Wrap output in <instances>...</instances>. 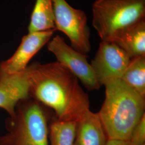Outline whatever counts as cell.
I'll use <instances>...</instances> for the list:
<instances>
[{
  "mask_svg": "<svg viewBox=\"0 0 145 145\" xmlns=\"http://www.w3.org/2000/svg\"><path fill=\"white\" fill-rule=\"evenodd\" d=\"M0 74H1V68H0Z\"/></svg>",
  "mask_w": 145,
  "mask_h": 145,
  "instance_id": "obj_17",
  "label": "cell"
},
{
  "mask_svg": "<svg viewBox=\"0 0 145 145\" xmlns=\"http://www.w3.org/2000/svg\"><path fill=\"white\" fill-rule=\"evenodd\" d=\"M30 98L29 82L26 69L21 72L7 74L1 71L0 109L12 116L18 103Z\"/></svg>",
  "mask_w": 145,
  "mask_h": 145,
  "instance_id": "obj_9",
  "label": "cell"
},
{
  "mask_svg": "<svg viewBox=\"0 0 145 145\" xmlns=\"http://www.w3.org/2000/svg\"><path fill=\"white\" fill-rule=\"evenodd\" d=\"M131 59L145 56V20L125 29L112 39Z\"/></svg>",
  "mask_w": 145,
  "mask_h": 145,
  "instance_id": "obj_11",
  "label": "cell"
},
{
  "mask_svg": "<svg viewBox=\"0 0 145 145\" xmlns=\"http://www.w3.org/2000/svg\"><path fill=\"white\" fill-rule=\"evenodd\" d=\"M47 44V50L53 54L57 61L78 78L87 89L93 91L101 88L87 54L74 50L59 35L53 37Z\"/></svg>",
  "mask_w": 145,
  "mask_h": 145,
  "instance_id": "obj_6",
  "label": "cell"
},
{
  "mask_svg": "<svg viewBox=\"0 0 145 145\" xmlns=\"http://www.w3.org/2000/svg\"><path fill=\"white\" fill-rule=\"evenodd\" d=\"M105 97L98 114L109 139L130 141L145 114V99L120 78L106 81Z\"/></svg>",
  "mask_w": 145,
  "mask_h": 145,
  "instance_id": "obj_2",
  "label": "cell"
},
{
  "mask_svg": "<svg viewBox=\"0 0 145 145\" xmlns=\"http://www.w3.org/2000/svg\"><path fill=\"white\" fill-rule=\"evenodd\" d=\"M26 69L30 97L52 109L58 120L77 121L90 110L78 78L59 62H34Z\"/></svg>",
  "mask_w": 145,
  "mask_h": 145,
  "instance_id": "obj_1",
  "label": "cell"
},
{
  "mask_svg": "<svg viewBox=\"0 0 145 145\" xmlns=\"http://www.w3.org/2000/svg\"><path fill=\"white\" fill-rule=\"evenodd\" d=\"M56 30L53 0H36L31 14L28 32Z\"/></svg>",
  "mask_w": 145,
  "mask_h": 145,
  "instance_id": "obj_12",
  "label": "cell"
},
{
  "mask_svg": "<svg viewBox=\"0 0 145 145\" xmlns=\"http://www.w3.org/2000/svg\"><path fill=\"white\" fill-rule=\"evenodd\" d=\"M120 79L145 99V56L131 59Z\"/></svg>",
  "mask_w": 145,
  "mask_h": 145,
  "instance_id": "obj_13",
  "label": "cell"
},
{
  "mask_svg": "<svg viewBox=\"0 0 145 145\" xmlns=\"http://www.w3.org/2000/svg\"><path fill=\"white\" fill-rule=\"evenodd\" d=\"M56 30L67 37L71 46L87 54L90 51V32L86 14L70 5L66 0H53Z\"/></svg>",
  "mask_w": 145,
  "mask_h": 145,
  "instance_id": "obj_5",
  "label": "cell"
},
{
  "mask_svg": "<svg viewBox=\"0 0 145 145\" xmlns=\"http://www.w3.org/2000/svg\"><path fill=\"white\" fill-rule=\"evenodd\" d=\"M106 145H131L130 141L109 139Z\"/></svg>",
  "mask_w": 145,
  "mask_h": 145,
  "instance_id": "obj_16",
  "label": "cell"
},
{
  "mask_svg": "<svg viewBox=\"0 0 145 145\" xmlns=\"http://www.w3.org/2000/svg\"></svg>",
  "mask_w": 145,
  "mask_h": 145,
  "instance_id": "obj_18",
  "label": "cell"
},
{
  "mask_svg": "<svg viewBox=\"0 0 145 145\" xmlns=\"http://www.w3.org/2000/svg\"><path fill=\"white\" fill-rule=\"evenodd\" d=\"M76 121H62L53 119L49 123L50 145H74Z\"/></svg>",
  "mask_w": 145,
  "mask_h": 145,
  "instance_id": "obj_14",
  "label": "cell"
},
{
  "mask_svg": "<svg viewBox=\"0 0 145 145\" xmlns=\"http://www.w3.org/2000/svg\"><path fill=\"white\" fill-rule=\"evenodd\" d=\"M92 24L102 41L110 42L120 32L145 20V0H95Z\"/></svg>",
  "mask_w": 145,
  "mask_h": 145,
  "instance_id": "obj_4",
  "label": "cell"
},
{
  "mask_svg": "<svg viewBox=\"0 0 145 145\" xmlns=\"http://www.w3.org/2000/svg\"><path fill=\"white\" fill-rule=\"evenodd\" d=\"M56 31L28 32L22 37L15 53L8 59L0 62L1 71L15 74L25 70L32 58L52 39Z\"/></svg>",
  "mask_w": 145,
  "mask_h": 145,
  "instance_id": "obj_8",
  "label": "cell"
},
{
  "mask_svg": "<svg viewBox=\"0 0 145 145\" xmlns=\"http://www.w3.org/2000/svg\"><path fill=\"white\" fill-rule=\"evenodd\" d=\"M130 141L131 145H145V114L135 127Z\"/></svg>",
  "mask_w": 145,
  "mask_h": 145,
  "instance_id": "obj_15",
  "label": "cell"
},
{
  "mask_svg": "<svg viewBox=\"0 0 145 145\" xmlns=\"http://www.w3.org/2000/svg\"><path fill=\"white\" fill-rule=\"evenodd\" d=\"M108 140L98 113L89 110L76 121L74 145H106Z\"/></svg>",
  "mask_w": 145,
  "mask_h": 145,
  "instance_id": "obj_10",
  "label": "cell"
},
{
  "mask_svg": "<svg viewBox=\"0 0 145 145\" xmlns=\"http://www.w3.org/2000/svg\"><path fill=\"white\" fill-rule=\"evenodd\" d=\"M131 58L114 42L102 41L90 65L99 84L114 78H120Z\"/></svg>",
  "mask_w": 145,
  "mask_h": 145,
  "instance_id": "obj_7",
  "label": "cell"
},
{
  "mask_svg": "<svg viewBox=\"0 0 145 145\" xmlns=\"http://www.w3.org/2000/svg\"><path fill=\"white\" fill-rule=\"evenodd\" d=\"M45 106L31 98L20 102L5 119L0 145H49V115Z\"/></svg>",
  "mask_w": 145,
  "mask_h": 145,
  "instance_id": "obj_3",
  "label": "cell"
}]
</instances>
